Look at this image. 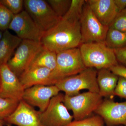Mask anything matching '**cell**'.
I'll return each mask as SVG.
<instances>
[{"instance_id":"cell-1","label":"cell","mask_w":126,"mask_h":126,"mask_svg":"<svg viewBox=\"0 0 126 126\" xmlns=\"http://www.w3.org/2000/svg\"><path fill=\"white\" fill-rule=\"evenodd\" d=\"M40 42L43 47L56 53L79 47L82 44L80 22L61 18L54 27L44 32Z\"/></svg>"},{"instance_id":"cell-2","label":"cell","mask_w":126,"mask_h":126,"mask_svg":"<svg viewBox=\"0 0 126 126\" xmlns=\"http://www.w3.org/2000/svg\"><path fill=\"white\" fill-rule=\"evenodd\" d=\"M79 48L87 68L109 69L119 64L113 50L108 47L104 42L82 44Z\"/></svg>"},{"instance_id":"cell-3","label":"cell","mask_w":126,"mask_h":126,"mask_svg":"<svg viewBox=\"0 0 126 126\" xmlns=\"http://www.w3.org/2000/svg\"><path fill=\"white\" fill-rule=\"evenodd\" d=\"M86 68L79 47L57 53L56 67L50 77V85H54L61 79L78 74Z\"/></svg>"},{"instance_id":"cell-4","label":"cell","mask_w":126,"mask_h":126,"mask_svg":"<svg viewBox=\"0 0 126 126\" xmlns=\"http://www.w3.org/2000/svg\"><path fill=\"white\" fill-rule=\"evenodd\" d=\"M97 70L86 68L83 71L73 76L59 81L55 85L65 95L73 96L79 94L80 90L87 89L89 92L99 93L97 81Z\"/></svg>"},{"instance_id":"cell-5","label":"cell","mask_w":126,"mask_h":126,"mask_svg":"<svg viewBox=\"0 0 126 126\" xmlns=\"http://www.w3.org/2000/svg\"><path fill=\"white\" fill-rule=\"evenodd\" d=\"M103 101L98 93L88 91L73 96L64 94L63 102L68 110L73 112L74 120H79L91 116Z\"/></svg>"},{"instance_id":"cell-6","label":"cell","mask_w":126,"mask_h":126,"mask_svg":"<svg viewBox=\"0 0 126 126\" xmlns=\"http://www.w3.org/2000/svg\"><path fill=\"white\" fill-rule=\"evenodd\" d=\"M79 22L82 44L104 42L109 27L98 19L86 2Z\"/></svg>"},{"instance_id":"cell-7","label":"cell","mask_w":126,"mask_h":126,"mask_svg":"<svg viewBox=\"0 0 126 126\" xmlns=\"http://www.w3.org/2000/svg\"><path fill=\"white\" fill-rule=\"evenodd\" d=\"M24 7L36 24L44 32L54 27L61 19L46 0H25Z\"/></svg>"},{"instance_id":"cell-8","label":"cell","mask_w":126,"mask_h":126,"mask_svg":"<svg viewBox=\"0 0 126 126\" xmlns=\"http://www.w3.org/2000/svg\"><path fill=\"white\" fill-rule=\"evenodd\" d=\"M43 47L40 42L23 40L7 64L19 78L28 68L34 57Z\"/></svg>"},{"instance_id":"cell-9","label":"cell","mask_w":126,"mask_h":126,"mask_svg":"<svg viewBox=\"0 0 126 126\" xmlns=\"http://www.w3.org/2000/svg\"><path fill=\"white\" fill-rule=\"evenodd\" d=\"M64 94L53 97L47 108L40 112V118L45 126H66L73 121V116L64 103Z\"/></svg>"},{"instance_id":"cell-10","label":"cell","mask_w":126,"mask_h":126,"mask_svg":"<svg viewBox=\"0 0 126 126\" xmlns=\"http://www.w3.org/2000/svg\"><path fill=\"white\" fill-rule=\"evenodd\" d=\"M9 29L14 32L21 39L40 42L44 32L25 10L14 15Z\"/></svg>"},{"instance_id":"cell-11","label":"cell","mask_w":126,"mask_h":126,"mask_svg":"<svg viewBox=\"0 0 126 126\" xmlns=\"http://www.w3.org/2000/svg\"><path fill=\"white\" fill-rule=\"evenodd\" d=\"M94 112L103 118L107 126H126V101L103 100Z\"/></svg>"},{"instance_id":"cell-12","label":"cell","mask_w":126,"mask_h":126,"mask_svg":"<svg viewBox=\"0 0 126 126\" xmlns=\"http://www.w3.org/2000/svg\"><path fill=\"white\" fill-rule=\"evenodd\" d=\"M60 92L55 85H35L25 89L23 100L32 107H37L42 112L47 108L52 98Z\"/></svg>"},{"instance_id":"cell-13","label":"cell","mask_w":126,"mask_h":126,"mask_svg":"<svg viewBox=\"0 0 126 126\" xmlns=\"http://www.w3.org/2000/svg\"><path fill=\"white\" fill-rule=\"evenodd\" d=\"M1 87L0 97L23 100L25 89L19 78L9 68L7 64L0 65Z\"/></svg>"},{"instance_id":"cell-14","label":"cell","mask_w":126,"mask_h":126,"mask_svg":"<svg viewBox=\"0 0 126 126\" xmlns=\"http://www.w3.org/2000/svg\"><path fill=\"white\" fill-rule=\"evenodd\" d=\"M7 125L17 126H45L40 118V112L23 100L11 115L4 119Z\"/></svg>"},{"instance_id":"cell-15","label":"cell","mask_w":126,"mask_h":126,"mask_svg":"<svg viewBox=\"0 0 126 126\" xmlns=\"http://www.w3.org/2000/svg\"><path fill=\"white\" fill-rule=\"evenodd\" d=\"M86 3L104 25L109 26L119 12L114 0H87Z\"/></svg>"},{"instance_id":"cell-16","label":"cell","mask_w":126,"mask_h":126,"mask_svg":"<svg viewBox=\"0 0 126 126\" xmlns=\"http://www.w3.org/2000/svg\"><path fill=\"white\" fill-rule=\"evenodd\" d=\"M52 70L45 68H28L21 74L19 79L25 89L38 85L50 86Z\"/></svg>"},{"instance_id":"cell-17","label":"cell","mask_w":126,"mask_h":126,"mask_svg":"<svg viewBox=\"0 0 126 126\" xmlns=\"http://www.w3.org/2000/svg\"><path fill=\"white\" fill-rule=\"evenodd\" d=\"M119 77L108 69L97 70V81L98 93L102 97L109 98L114 96V91Z\"/></svg>"},{"instance_id":"cell-18","label":"cell","mask_w":126,"mask_h":126,"mask_svg":"<svg viewBox=\"0 0 126 126\" xmlns=\"http://www.w3.org/2000/svg\"><path fill=\"white\" fill-rule=\"evenodd\" d=\"M22 40L8 30L4 31L0 41V65L7 64Z\"/></svg>"},{"instance_id":"cell-19","label":"cell","mask_w":126,"mask_h":126,"mask_svg":"<svg viewBox=\"0 0 126 126\" xmlns=\"http://www.w3.org/2000/svg\"><path fill=\"white\" fill-rule=\"evenodd\" d=\"M56 53L43 47L34 57L28 68H45L52 71L56 67Z\"/></svg>"},{"instance_id":"cell-20","label":"cell","mask_w":126,"mask_h":126,"mask_svg":"<svg viewBox=\"0 0 126 126\" xmlns=\"http://www.w3.org/2000/svg\"><path fill=\"white\" fill-rule=\"evenodd\" d=\"M104 43L112 49L126 47V33L114 29L109 28Z\"/></svg>"},{"instance_id":"cell-21","label":"cell","mask_w":126,"mask_h":126,"mask_svg":"<svg viewBox=\"0 0 126 126\" xmlns=\"http://www.w3.org/2000/svg\"><path fill=\"white\" fill-rule=\"evenodd\" d=\"M85 4L84 0H72L69 9L62 19L71 21H80Z\"/></svg>"},{"instance_id":"cell-22","label":"cell","mask_w":126,"mask_h":126,"mask_svg":"<svg viewBox=\"0 0 126 126\" xmlns=\"http://www.w3.org/2000/svg\"><path fill=\"white\" fill-rule=\"evenodd\" d=\"M20 102L0 97V119L4 120L11 115L16 110Z\"/></svg>"},{"instance_id":"cell-23","label":"cell","mask_w":126,"mask_h":126,"mask_svg":"<svg viewBox=\"0 0 126 126\" xmlns=\"http://www.w3.org/2000/svg\"><path fill=\"white\" fill-rule=\"evenodd\" d=\"M47 1L60 18L65 15L69 9L72 0H47Z\"/></svg>"},{"instance_id":"cell-24","label":"cell","mask_w":126,"mask_h":126,"mask_svg":"<svg viewBox=\"0 0 126 126\" xmlns=\"http://www.w3.org/2000/svg\"><path fill=\"white\" fill-rule=\"evenodd\" d=\"M104 122L97 115L79 120H74L66 126H103Z\"/></svg>"},{"instance_id":"cell-25","label":"cell","mask_w":126,"mask_h":126,"mask_svg":"<svg viewBox=\"0 0 126 126\" xmlns=\"http://www.w3.org/2000/svg\"><path fill=\"white\" fill-rule=\"evenodd\" d=\"M14 15L0 3V31H4L9 29V26Z\"/></svg>"},{"instance_id":"cell-26","label":"cell","mask_w":126,"mask_h":126,"mask_svg":"<svg viewBox=\"0 0 126 126\" xmlns=\"http://www.w3.org/2000/svg\"><path fill=\"white\" fill-rule=\"evenodd\" d=\"M109 27L126 33V9L118 12Z\"/></svg>"},{"instance_id":"cell-27","label":"cell","mask_w":126,"mask_h":126,"mask_svg":"<svg viewBox=\"0 0 126 126\" xmlns=\"http://www.w3.org/2000/svg\"><path fill=\"white\" fill-rule=\"evenodd\" d=\"M0 3L14 15L19 14L23 10L24 0H1Z\"/></svg>"},{"instance_id":"cell-28","label":"cell","mask_w":126,"mask_h":126,"mask_svg":"<svg viewBox=\"0 0 126 126\" xmlns=\"http://www.w3.org/2000/svg\"><path fill=\"white\" fill-rule=\"evenodd\" d=\"M114 95L126 99V79L125 78L119 77Z\"/></svg>"},{"instance_id":"cell-29","label":"cell","mask_w":126,"mask_h":126,"mask_svg":"<svg viewBox=\"0 0 126 126\" xmlns=\"http://www.w3.org/2000/svg\"><path fill=\"white\" fill-rule=\"evenodd\" d=\"M113 50L118 63L126 67V47Z\"/></svg>"},{"instance_id":"cell-30","label":"cell","mask_w":126,"mask_h":126,"mask_svg":"<svg viewBox=\"0 0 126 126\" xmlns=\"http://www.w3.org/2000/svg\"><path fill=\"white\" fill-rule=\"evenodd\" d=\"M110 71L119 77H123L126 79V67L118 64L109 69Z\"/></svg>"},{"instance_id":"cell-31","label":"cell","mask_w":126,"mask_h":126,"mask_svg":"<svg viewBox=\"0 0 126 126\" xmlns=\"http://www.w3.org/2000/svg\"><path fill=\"white\" fill-rule=\"evenodd\" d=\"M119 12L126 9V0H114Z\"/></svg>"},{"instance_id":"cell-32","label":"cell","mask_w":126,"mask_h":126,"mask_svg":"<svg viewBox=\"0 0 126 126\" xmlns=\"http://www.w3.org/2000/svg\"><path fill=\"white\" fill-rule=\"evenodd\" d=\"M5 123L4 120L0 119V126H4Z\"/></svg>"},{"instance_id":"cell-33","label":"cell","mask_w":126,"mask_h":126,"mask_svg":"<svg viewBox=\"0 0 126 126\" xmlns=\"http://www.w3.org/2000/svg\"><path fill=\"white\" fill-rule=\"evenodd\" d=\"M3 32H4L0 31V41L1 39L2 35H3Z\"/></svg>"},{"instance_id":"cell-34","label":"cell","mask_w":126,"mask_h":126,"mask_svg":"<svg viewBox=\"0 0 126 126\" xmlns=\"http://www.w3.org/2000/svg\"><path fill=\"white\" fill-rule=\"evenodd\" d=\"M1 87V78H0V88Z\"/></svg>"},{"instance_id":"cell-35","label":"cell","mask_w":126,"mask_h":126,"mask_svg":"<svg viewBox=\"0 0 126 126\" xmlns=\"http://www.w3.org/2000/svg\"></svg>"}]
</instances>
